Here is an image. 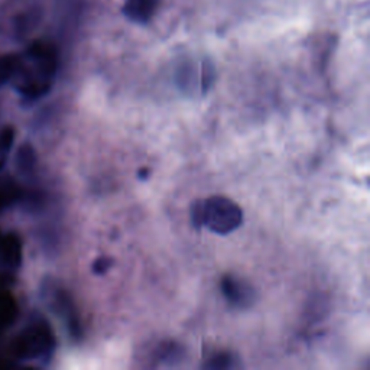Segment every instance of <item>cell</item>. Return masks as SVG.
Instances as JSON below:
<instances>
[{"label": "cell", "instance_id": "1", "mask_svg": "<svg viewBox=\"0 0 370 370\" xmlns=\"http://www.w3.org/2000/svg\"><path fill=\"white\" fill-rule=\"evenodd\" d=\"M28 64L19 58L21 83L19 93L29 100H37L50 91L58 68L55 48L50 44L37 41L26 51Z\"/></svg>", "mask_w": 370, "mask_h": 370}, {"label": "cell", "instance_id": "2", "mask_svg": "<svg viewBox=\"0 0 370 370\" xmlns=\"http://www.w3.org/2000/svg\"><path fill=\"white\" fill-rule=\"evenodd\" d=\"M191 221L196 229H208L216 234H230L243 223V212L233 200L214 196L197 200L191 207Z\"/></svg>", "mask_w": 370, "mask_h": 370}, {"label": "cell", "instance_id": "3", "mask_svg": "<svg viewBox=\"0 0 370 370\" xmlns=\"http://www.w3.org/2000/svg\"><path fill=\"white\" fill-rule=\"evenodd\" d=\"M55 335L44 318L28 324L10 343V351L18 360H48L55 350Z\"/></svg>", "mask_w": 370, "mask_h": 370}, {"label": "cell", "instance_id": "4", "mask_svg": "<svg viewBox=\"0 0 370 370\" xmlns=\"http://www.w3.org/2000/svg\"><path fill=\"white\" fill-rule=\"evenodd\" d=\"M45 298L48 299L51 310L61 318L64 326L67 327V331L73 339L74 340L82 339L83 335L82 321H80L75 304L66 289L51 284L50 286L45 288Z\"/></svg>", "mask_w": 370, "mask_h": 370}, {"label": "cell", "instance_id": "5", "mask_svg": "<svg viewBox=\"0 0 370 370\" xmlns=\"http://www.w3.org/2000/svg\"><path fill=\"white\" fill-rule=\"evenodd\" d=\"M221 293L226 299L237 308H248L256 299L255 288L245 279L233 275L223 277L220 281Z\"/></svg>", "mask_w": 370, "mask_h": 370}, {"label": "cell", "instance_id": "6", "mask_svg": "<svg viewBox=\"0 0 370 370\" xmlns=\"http://www.w3.org/2000/svg\"><path fill=\"white\" fill-rule=\"evenodd\" d=\"M158 8V0H124L123 13L129 21L145 25L148 24Z\"/></svg>", "mask_w": 370, "mask_h": 370}, {"label": "cell", "instance_id": "7", "mask_svg": "<svg viewBox=\"0 0 370 370\" xmlns=\"http://www.w3.org/2000/svg\"><path fill=\"white\" fill-rule=\"evenodd\" d=\"M0 261L9 268H19L22 263V242L16 233H8L0 239Z\"/></svg>", "mask_w": 370, "mask_h": 370}, {"label": "cell", "instance_id": "8", "mask_svg": "<svg viewBox=\"0 0 370 370\" xmlns=\"http://www.w3.org/2000/svg\"><path fill=\"white\" fill-rule=\"evenodd\" d=\"M18 304L13 295L8 291L6 286L0 285V330L10 327L18 318Z\"/></svg>", "mask_w": 370, "mask_h": 370}, {"label": "cell", "instance_id": "9", "mask_svg": "<svg viewBox=\"0 0 370 370\" xmlns=\"http://www.w3.org/2000/svg\"><path fill=\"white\" fill-rule=\"evenodd\" d=\"M37 164V156L34 148L30 147L29 143L22 145L18 151V155H16V167L24 174H30L34 171Z\"/></svg>", "mask_w": 370, "mask_h": 370}, {"label": "cell", "instance_id": "10", "mask_svg": "<svg viewBox=\"0 0 370 370\" xmlns=\"http://www.w3.org/2000/svg\"><path fill=\"white\" fill-rule=\"evenodd\" d=\"M237 366V359L230 351H219L203 364L205 369H232Z\"/></svg>", "mask_w": 370, "mask_h": 370}, {"label": "cell", "instance_id": "11", "mask_svg": "<svg viewBox=\"0 0 370 370\" xmlns=\"http://www.w3.org/2000/svg\"><path fill=\"white\" fill-rule=\"evenodd\" d=\"M19 58L15 55H6L0 58V86L8 83L9 80L18 73Z\"/></svg>", "mask_w": 370, "mask_h": 370}, {"label": "cell", "instance_id": "12", "mask_svg": "<svg viewBox=\"0 0 370 370\" xmlns=\"http://www.w3.org/2000/svg\"><path fill=\"white\" fill-rule=\"evenodd\" d=\"M216 82V68L212 61L205 59L203 64V73H201V91L203 94H207L212 90L213 84Z\"/></svg>", "mask_w": 370, "mask_h": 370}, {"label": "cell", "instance_id": "13", "mask_svg": "<svg viewBox=\"0 0 370 370\" xmlns=\"http://www.w3.org/2000/svg\"><path fill=\"white\" fill-rule=\"evenodd\" d=\"M19 197V189L13 183L0 184V208L12 204Z\"/></svg>", "mask_w": 370, "mask_h": 370}, {"label": "cell", "instance_id": "14", "mask_svg": "<svg viewBox=\"0 0 370 370\" xmlns=\"http://www.w3.org/2000/svg\"><path fill=\"white\" fill-rule=\"evenodd\" d=\"M181 355H183L181 347L174 344V343H171V344L164 346L163 349H160L159 358H160V360H163V362H167L168 360L169 363H174V360L181 358Z\"/></svg>", "mask_w": 370, "mask_h": 370}, {"label": "cell", "instance_id": "15", "mask_svg": "<svg viewBox=\"0 0 370 370\" xmlns=\"http://www.w3.org/2000/svg\"><path fill=\"white\" fill-rule=\"evenodd\" d=\"M111 266H113V261L107 256H102L99 259H95V262L93 263V272L95 275H104Z\"/></svg>", "mask_w": 370, "mask_h": 370}, {"label": "cell", "instance_id": "16", "mask_svg": "<svg viewBox=\"0 0 370 370\" xmlns=\"http://www.w3.org/2000/svg\"><path fill=\"white\" fill-rule=\"evenodd\" d=\"M181 77H180V84L183 86L184 90H189V86L194 83L192 80H194V68L189 67L188 64L181 68Z\"/></svg>", "mask_w": 370, "mask_h": 370}, {"label": "cell", "instance_id": "17", "mask_svg": "<svg viewBox=\"0 0 370 370\" xmlns=\"http://www.w3.org/2000/svg\"><path fill=\"white\" fill-rule=\"evenodd\" d=\"M13 139H15V131L12 127H6L2 132V136H0V149L3 152H8L12 147Z\"/></svg>", "mask_w": 370, "mask_h": 370}, {"label": "cell", "instance_id": "18", "mask_svg": "<svg viewBox=\"0 0 370 370\" xmlns=\"http://www.w3.org/2000/svg\"><path fill=\"white\" fill-rule=\"evenodd\" d=\"M148 172H149V169H147V168H145V169H140L139 171V178H148Z\"/></svg>", "mask_w": 370, "mask_h": 370}, {"label": "cell", "instance_id": "19", "mask_svg": "<svg viewBox=\"0 0 370 370\" xmlns=\"http://www.w3.org/2000/svg\"><path fill=\"white\" fill-rule=\"evenodd\" d=\"M0 239H2V237H0Z\"/></svg>", "mask_w": 370, "mask_h": 370}]
</instances>
